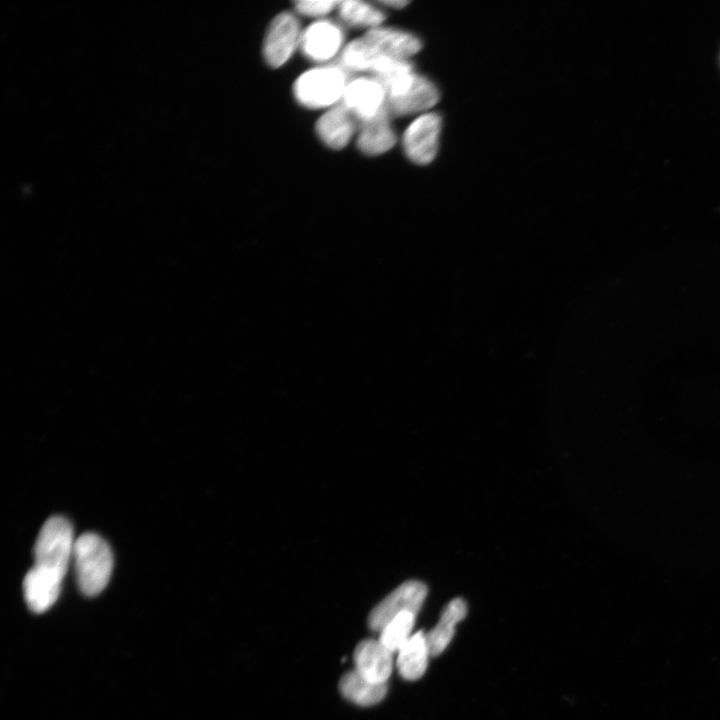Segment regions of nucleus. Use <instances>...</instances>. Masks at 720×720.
<instances>
[{"mask_svg": "<svg viewBox=\"0 0 720 720\" xmlns=\"http://www.w3.org/2000/svg\"><path fill=\"white\" fill-rule=\"evenodd\" d=\"M74 542L72 525L62 516L50 517L40 529L33 549L34 564L23 580L24 598L34 613L47 611L58 599Z\"/></svg>", "mask_w": 720, "mask_h": 720, "instance_id": "obj_1", "label": "nucleus"}, {"mask_svg": "<svg viewBox=\"0 0 720 720\" xmlns=\"http://www.w3.org/2000/svg\"><path fill=\"white\" fill-rule=\"evenodd\" d=\"M72 559L81 592L86 596L102 592L113 568V556L107 542L95 533H84L75 539Z\"/></svg>", "mask_w": 720, "mask_h": 720, "instance_id": "obj_2", "label": "nucleus"}, {"mask_svg": "<svg viewBox=\"0 0 720 720\" xmlns=\"http://www.w3.org/2000/svg\"><path fill=\"white\" fill-rule=\"evenodd\" d=\"M348 73L341 65L312 68L295 81L293 93L299 104L310 109L332 107L342 100Z\"/></svg>", "mask_w": 720, "mask_h": 720, "instance_id": "obj_3", "label": "nucleus"}, {"mask_svg": "<svg viewBox=\"0 0 720 720\" xmlns=\"http://www.w3.org/2000/svg\"><path fill=\"white\" fill-rule=\"evenodd\" d=\"M442 119L425 112L414 119L403 133L402 147L407 158L418 165L432 162L438 152Z\"/></svg>", "mask_w": 720, "mask_h": 720, "instance_id": "obj_4", "label": "nucleus"}, {"mask_svg": "<svg viewBox=\"0 0 720 720\" xmlns=\"http://www.w3.org/2000/svg\"><path fill=\"white\" fill-rule=\"evenodd\" d=\"M427 594L425 584L410 580L391 592L369 615L368 624L374 631H381L392 619L402 612L417 614Z\"/></svg>", "mask_w": 720, "mask_h": 720, "instance_id": "obj_5", "label": "nucleus"}, {"mask_svg": "<svg viewBox=\"0 0 720 720\" xmlns=\"http://www.w3.org/2000/svg\"><path fill=\"white\" fill-rule=\"evenodd\" d=\"M300 23L290 12L277 15L271 22L263 45L267 64L278 68L288 61L301 39Z\"/></svg>", "mask_w": 720, "mask_h": 720, "instance_id": "obj_6", "label": "nucleus"}, {"mask_svg": "<svg viewBox=\"0 0 720 720\" xmlns=\"http://www.w3.org/2000/svg\"><path fill=\"white\" fill-rule=\"evenodd\" d=\"M386 91L375 77H358L349 81L341 102L363 122L377 115L386 107Z\"/></svg>", "mask_w": 720, "mask_h": 720, "instance_id": "obj_7", "label": "nucleus"}, {"mask_svg": "<svg viewBox=\"0 0 720 720\" xmlns=\"http://www.w3.org/2000/svg\"><path fill=\"white\" fill-rule=\"evenodd\" d=\"M343 39L344 34L339 25L330 20H319L302 32L299 47L308 59L325 62L338 53Z\"/></svg>", "mask_w": 720, "mask_h": 720, "instance_id": "obj_8", "label": "nucleus"}, {"mask_svg": "<svg viewBox=\"0 0 720 720\" xmlns=\"http://www.w3.org/2000/svg\"><path fill=\"white\" fill-rule=\"evenodd\" d=\"M437 86L425 76L417 74L412 85L402 94L386 98L391 116H406L428 112L439 100Z\"/></svg>", "mask_w": 720, "mask_h": 720, "instance_id": "obj_9", "label": "nucleus"}, {"mask_svg": "<svg viewBox=\"0 0 720 720\" xmlns=\"http://www.w3.org/2000/svg\"><path fill=\"white\" fill-rule=\"evenodd\" d=\"M357 120L340 101L330 107L317 121L316 132L328 147L339 150L350 141L356 129Z\"/></svg>", "mask_w": 720, "mask_h": 720, "instance_id": "obj_10", "label": "nucleus"}, {"mask_svg": "<svg viewBox=\"0 0 720 720\" xmlns=\"http://www.w3.org/2000/svg\"><path fill=\"white\" fill-rule=\"evenodd\" d=\"M355 670L366 679L386 683L391 675L392 652L379 640L361 641L354 650Z\"/></svg>", "mask_w": 720, "mask_h": 720, "instance_id": "obj_11", "label": "nucleus"}, {"mask_svg": "<svg viewBox=\"0 0 720 720\" xmlns=\"http://www.w3.org/2000/svg\"><path fill=\"white\" fill-rule=\"evenodd\" d=\"M391 117L385 107L374 117L358 123L360 128L357 146L362 153L376 156L387 152L395 145L397 137L391 124Z\"/></svg>", "mask_w": 720, "mask_h": 720, "instance_id": "obj_12", "label": "nucleus"}, {"mask_svg": "<svg viewBox=\"0 0 720 720\" xmlns=\"http://www.w3.org/2000/svg\"><path fill=\"white\" fill-rule=\"evenodd\" d=\"M381 54L392 58L408 60L417 54L422 43L412 33L388 27L369 29L363 36Z\"/></svg>", "mask_w": 720, "mask_h": 720, "instance_id": "obj_13", "label": "nucleus"}, {"mask_svg": "<svg viewBox=\"0 0 720 720\" xmlns=\"http://www.w3.org/2000/svg\"><path fill=\"white\" fill-rule=\"evenodd\" d=\"M466 613L467 606L462 599L456 598L448 603L437 625L426 635L430 655L443 652L454 636L455 625L465 618Z\"/></svg>", "mask_w": 720, "mask_h": 720, "instance_id": "obj_14", "label": "nucleus"}, {"mask_svg": "<svg viewBox=\"0 0 720 720\" xmlns=\"http://www.w3.org/2000/svg\"><path fill=\"white\" fill-rule=\"evenodd\" d=\"M398 652L400 675L407 680L419 679L426 671L430 655L426 635L421 631L413 634Z\"/></svg>", "mask_w": 720, "mask_h": 720, "instance_id": "obj_15", "label": "nucleus"}, {"mask_svg": "<svg viewBox=\"0 0 720 720\" xmlns=\"http://www.w3.org/2000/svg\"><path fill=\"white\" fill-rule=\"evenodd\" d=\"M342 695L358 705L369 706L380 702L386 695V683L370 681L355 669L342 676L339 682Z\"/></svg>", "mask_w": 720, "mask_h": 720, "instance_id": "obj_16", "label": "nucleus"}, {"mask_svg": "<svg viewBox=\"0 0 720 720\" xmlns=\"http://www.w3.org/2000/svg\"><path fill=\"white\" fill-rule=\"evenodd\" d=\"M381 54L364 37L355 39L342 49L341 66L347 71H372Z\"/></svg>", "mask_w": 720, "mask_h": 720, "instance_id": "obj_17", "label": "nucleus"}, {"mask_svg": "<svg viewBox=\"0 0 720 720\" xmlns=\"http://www.w3.org/2000/svg\"><path fill=\"white\" fill-rule=\"evenodd\" d=\"M340 18L355 27H379L385 20V14L375 6L356 0L340 1L338 5Z\"/></svg>", "mask_w": 720, "mask_h": 720, "instance_id": "obj_18", "label": "nucleus"}, {"mask_svg": "<svg viewBox=\"0 0 720 720\" xmlns=\"http://www.w3.org/2000/svg\"><path fill=\"white\" fill-rule=\"evenodd\" d=\"M414 622L415 614L402 612L380 631L378 640L392 653L399 651L412 636Z\"/></svg>", "mask_w": 720, "mask_h": 720, "instance_id": "obj_19", "label": "nucleus"}, {"mask_svg": "<svg viewBox=\"0 0 720 720\" xmlns=\"http://www.w3.org/2000/svg\"><path fill=\"white\" fill-rule=\"evenodd\" d=\"M340 1L323 0V1H296L295 9L299 14L309 17L324 16L338 7Z\"/></svg>", "mask_w": 720, "mask_h": 720, "instance_id": "obj_20", "label": "nucleus"}, {"mask_svg": "<svg viewBox=\"0 0 720 720\" xmlns=\"http://www.w3.org/2000/svg\"><path fill=\"white\" fill-rule=\"evenodd\" d=\"M379 3H380L381 5L387 6V7H389V8L399 9V8H403V7H405L406 5H408L409 2H408V1H405V0H388V1H381V2H379Z\"/></svg>", "mask_w": 720, "mask_h": 720, "instance_id": "obj_21", "label": "nucleus"}]
</instances>
